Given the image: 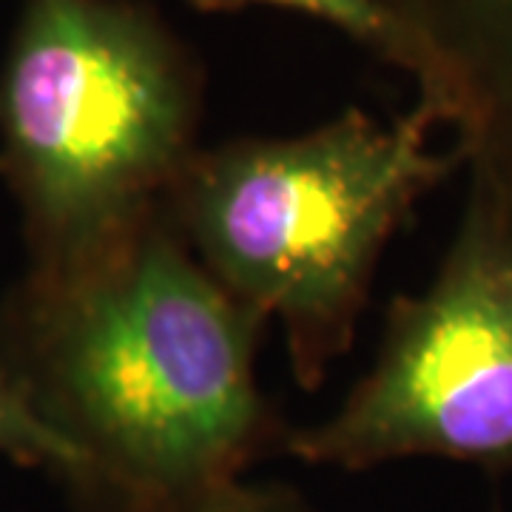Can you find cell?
Segmentation results:
<instances>
[{"instance_id": "obj_1", "label": "cell", "mask_w": 512, "mask_h": 512, "mask_svg": "<svg viewBox=\"0 0 512 512\" xmlns=\"http://www.w3.org/2000/svg\"><path fill=\"white\" fill-rule=\"evenodd\" d=\"M262 330L163 208L89 268L23 279L0 311V367L80 453V493L111 512H197L276 433Z\"/></svg>"}, {"instance_id": "obj_2", "label": "cell", "mask_w": 512, "mask_h": 512, "mask_svg": "<svg viewBox=\"0 0 512 512\" xmlns=\"http://www.w3.org/2000/svg\"><path fill=\"white\" fill-rule=\"evenodd\" d=\"M433 114L390 126L348 109L293 137L197 148L165 214L200 265L265 322L279 319L299 387L325 382L353 345L384 245L456 171Z\"/></svg>"}, {"instance_id": "obj_3", "label": "cell", "mask_w": 512, "mask_h": 512, "mask_svg": "<svg viewBox=\"0 0 512 512\" xmlns=\"http://www.w3.org/2000/svg\"><path fill=\"white\" fill-rule=\"evenodd\" d=\"M200 94L177 40L126 0H23L0 72V174L26 279L89 268L165 208L197 154Z\"/></svg>"}, {"instance_id": "obj_4", "label": "cell", "mask_w": 512, "mask_h": 512, "mask_svg": "<svg viewBox=\"0 0 512 512\" xmlns=\"http://www.w3.org/2000/svg\"><path fill=\"white\" fill-rule=\"evenodd\" d=\"M311 464H512V239L467 202L433 282L393 299L376 362L342 407L288 436Z\"/></svg>"}, {"instance_id": "obj_5", "label": "cell", "mask_w": 512, "mask_h": 512, "mask_svg": "<svg viewBox=\"0 0 512 512\" xmlns=\"http://www.w3.org/2000/svg\"><path fill=\"white\" fill-rule=\"evenodd\" d=\"M410 40L419 106L456 134L467 202L512 239V0H384Z\"/></svg>"}, {"instance_id": "obj_6", "label": "cell", "mask_w": 512, "mask_h": 512, "mask_svg": "<svg viewBox=\"0 0 512 512\" xmlns=\"http://www.w3.org/2000/svg\"><path fill=\"white\" fill-rule=\"evenodd\" d=\"M191 3L205 12H231V9L259 6V3L296 9L302 15L325 20L333 29L353 37L359 46L370 49L373 55L410 74V63H413L410 40L384 0H191Z\"/></svg>"}, {"instance_id": "obj_7", "label": "cell", "mask_w": 512, "mask_h": 512, "mask_svg": "<svg viewBox=\"0 0 512 512\" xmlns=\"http://www.w3.org/2000/svg\"><path fill=\"white\" fill-rule=\"evenodd\" d=\"M0 456L23 464H46L74 481L80 473V453L43 419L20 390V384L0 367Z\"/></svg>"}, {"instance_id": "obj_8", "label": "cell", "mask_w": 512, "mask_h": 512, "mask_svg": "<svg viewBox=\"0 0 512 512\" xmlns=\"http://www.w3.org/2000/svg\"><path fill=\"white\" fill-rule=\"evenodd\" d=\"M197 512H302L293 498L279 495L274 490H256L245 484H231L211 501H205Z\"/></svg>"}, {"instance_id": "obj_9", "label": "cell", "mask_w": 512, "mask_h": 512, "mask_svg": "<svg viewBox=\"0 0 512 512\" xmlns=\"http://www.w3.org/2000/svg\"><path fill=\"white\" fill-rule=\"evenodd\" d=\"M0 168H3V165H0Z\"/></svg>"}]
</instances>
